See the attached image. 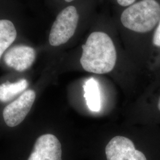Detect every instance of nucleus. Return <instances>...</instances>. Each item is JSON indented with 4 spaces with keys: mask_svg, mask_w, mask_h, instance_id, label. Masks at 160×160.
I'll list each match as a JSON object with an SVG mask.
<instances>
[{
    "mask_svg": "<svg viewBox=\"0 0 160 160\" xmlns=\"http://www.w3.org/2000/svg\"><path fill=\"white\" fill-rule=\"evenodd\" d=\"M94 24L81 45L80 62L87 72L106 74L114 69L118 52L113 35L117 28L108 22L99 21Z\"/></svg>",
    "mask_w": 160,
    "mask_h": 160,
    "instance_id": "obj_1",
    "label": "nucleus"
},
{
    "mask_svg": "<svg viewBox=\"0 0 160 160\" xmlns=\"http://www.w3.org/2000/svg\"><path fill=\"white\" fill-rule=\"evenodd\" d=\"M160 19L158 0H139L122 9L116 25L120 34L141 36L152 34Z\"/></svg>",
    "mask_w": 160,
    "mask_h": 160,
    "instance_id": "obj_2",
    "label": "nucleus"
},
{
    "mask_svg": "<svg viewBox=\"0 0 160 160\" xmlns=\"http://www.w3.org/2000/svg\"><path fill=\"white\" fill-rule=\"evenodd\" d=\"M85 1L77 0L59 10L48 32L50 46H63L78 34L85 24Z\"/></svg>",
    "mask_w": 160,
    "mask_h": 160,
    "instance_id": "obj_3",
    "label": "nucleus"
},
{
    "mask_svg": "<svg viewBox=\"0 0 160 160\" xmlns=\"http://www.w3.org/2000/svg\"><path fill=\"white\" fill-rule=\"evenodd\" d=\"M36 99V92L29 90L6 106L2 116L6 125L14 128L20 125L28 114Z\"/></svg>",
    "mask_w": 160,
    "mask_h": 160,
    "instance_id": "obj_4",
    "label": "nucleus"
},
{
    "mask_svg": "<svg viewBox=\"0 0 160 160\" xmlns=\"http://www.w3.org/2000/svg\"><path fill=\"white\" fill-rule=\"evenodd\" d=\"M2 58L6 66L22 72L33 65L36 58V51L32 46L17 44L12 45L6 52Z\"/></svg>",
    "mask_w": 160,
    "mask_h": 160,
    "instance_id": "obj_5",
    "label": "nucleus"
},
{
    "mask_svg": "<svg viewBox=\"0 0 160 160\" xmlns=\"http://www.w3.org/2000/svg\"><path fill=\"white\" fill-rule=\"evenodd\" d=\"M105 153L108 160H147L130 139L122 136L113 138L106 145Z\"/></svg>",
    "mask_w": 160,
    "mask_h": 160,
    "instance_id": "obj_6",
    "label": "nucleus"
},
{
    "mask_svg": "<svg viewBox=\"0 0 160 160\" xmlns=\"http://www.w3.org/2000/svg\"><path fill=\"white\" fill-rule=\"evenodd\" d=\"M28 160H62L61 143L54 135H42L36 139Z\"/></svg>",
    "mask_w": 160,
    "mask_h": 160,
    "instance_id": "obj_7",
    "label": "nucleus"
},
{
    "mask_svg": "<svg viewBox=\"0 0 160 160\" xmlns=\"http://www.w3.org/2000/svg\"><path fill=\"white\" fill-rule=\"evenodd\" d=\"M19 34L18 25L15 20L0 12V60L17 40Z\"/></svg>",
    "mask_w": 160,
    "mask_h": 160,
    "instance_id": "obj_8",
    "label": "nucleus"
},
{
    "mask_svg": "<svg viewBox=\"0 0 160 160\" xmlns=\"http://www.w3.org/2000/svg\"><path fill=\"white\" fill-rule=\"evenodd\" d=\"M83 88L88 109L94 112H99L102 108V101L98 81L92 78H90L86 81Z\"/></svg>",
    "mask_w": 160,
    "mask_h": 160,
    "instance_id": "obj_9",
    "label": "nucleus"
},
{
    "mask_svg": "<svg viewBox=\"0 0 160 160\" xmlns=\"http://www.w3.org/2000/svg\"><path fill=\"white\" fill-rule=\"evenodd\" d=\"M28 85V81L26 79H21L15 82L7 81L0 84V102L7 103L12 100L23 92Z\"/></svg>",
    "mask_w": 160,
    "mask_h": 160,
    "instance_id": "obj_10",
    "label": "nucleus"
},
{
    "mask_svg": "<svg viewBox=\"0 0 160 160\" xmlns=\"http://www.w3.org/2000/svg\"><path fill=\"white\" fill-rule=\"evenodd\" d=\"M151 42L153 46L160 48V19L152 34Z\"/></svg>",
    "mask_w": 160,
    "mask_h": 160,
    "instance_id": "obj_11",
    "label": "nucleus"
},
{
    "mask_svg": "<svg viewBox=\"0 0 160 160\" xmlns=\"http://www.w3.org/2000/svg\"><path fill=\"white\" fill-rule=\"evenodd\" d=\"M115 4H116L118 6L122 9L125 8L129 6H131L137 2L139 0H113Z\"/></svg>",
    "mask_w": 160,
    "mask_h": 160,
    "instance_id": "obj_12",
    "label": "nucleus"
},
{
    "mask_svg": "<svg viewBox=\"0 0 160 160\" xmlns=\"http://www.w3.org/2000/svg\"><path fill=\"white\" fill-rule=\"evenodd\" d=\"M51 1L57 6L58 7H59L60 9H61L62 8H63V7L70 4L77 0H51Z\"/></svg>",
    "mask_w": 160,
    "mask_h": 160,
    "instance_id": "obj_13",
    "label": "nucleus"
},
{
    "mask_svg": "<svg viewBox=\"0 0 160 160\" xmlns=\"http://www.w3.org/2000/svg\"><path fill=\"white\" fill-rule=\"evenodd\" d=\"M157 106H158V109L160 111V97L159 98V99H158V105H157Z\"/></svg>",
    "mask_w": 160,
    "mask_h": 160,
    "instance_id": "obj_14",
    "label": "nucleus"
},
{
    "mask_svg": "<svg viewBox=\"0 0 160 160\" xmlns=\"http://www.w3.org/2000/svg\"><path fill=\"white\" fill-rule=\"evenodd\" d=\"M0 1H1V0H0Z\"/></svg>",
    "mask_w": 160,
    "mask_h": 160,
    "instance_id": "obj_15",
    "label": "nucleus"
}]
</instances>
